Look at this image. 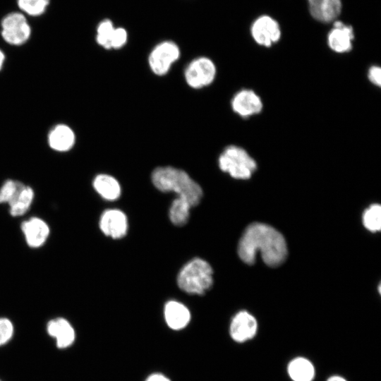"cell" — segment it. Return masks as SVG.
<instances>
[{"instance_id": "cell-21", "label": "cell", "mask_w": 381, "mask_h": 381, "mask_svg": "<svg viewBox=\"0 0 381 381\" xmlns=\"http://www.w3.org/2000/svg\"><path fill=\"white\" fill-rule=\"evenodd\" d=\"M191 205L184 198L178 197L174 200L169 209L171 222L176 226L184 225L189 218Z\"/></svg>"}, {"instance_id": "cell-11", "label": "cell", "mask_w": 381, "mask_h": 381, "mask_svg": "<svg viewBox=\"0 0 381 381\" xmlns=\"http://www.w3.org/2000/svg\"><path fill=\"white\" fill-rule=\"evenodd\" d=\"M99 228L104 234L113 238L124 236L128 230V220L126 214L117 209H109L102 214Z\"/></svg>"}, {"instance_id": "cell-12", "label": "cell", "mask_w": 381, "mask_h": 381, "mask_svg": "<svg viewBox=\"0 0 381 381\" xmlns=\"http://www.w3.org/2000/svg\"><path fill=\"white\" fill-rule=\"evenodd\" d=\"M231 105L236 114L244 118L259 114L263 107L261 98L254 91L248 89L236 93Z\"/></svg>"}, {"instance_id": "cell-7", "label": "cell", "mask_w": 381, "mask_h": 381, "mask_svg": "<svg viewBox=\"0 0 381 381\" xmlns=\"http://www.w3.org/2000/svg\"><path fill=\"white\" fill-rule=\"evenodd\" d=\"M31 29L25 17L20 13L7 15L1 22V36L9 44L19 46L30 37Z\"/></svg>"}, {"instance_id": "cell-32", "label": "cell", "mask_w": 381, "mask_h": 381, "mask_svg": "<svg viewBox=\"0 0 381 381\" xmlns=\"http://www.w3.org/2000/svg\"><path fill=\"white\" fill-rule=\"evenodd\" d=\"M1 381V380H0Z\"/></svg>"}, {"instance_id": "cell-27", "label": "cell", "mask_w": 381, "mask_h": 381, "mask_svg": "<svg viewBox=\"0 0 381 381\" xmlns=\"http://www.w3.org/2000/svg\"><path fill=\"white\" fill-rule=\"evenodd\" d=\"M128 41V32L126 30L121 27L114 28L111 43V49H120L123 47Z\"/></svg>"}, {"instance_id": "cell-31", "label": "cell", "mask_w": 381, "mask_h": 381, "mask_svg": "<svg viewBox=\"0 0 381 381\" xmlns=\"http://www.w3.org/2000/svg\"><path fill=\"white\" fill-rule=\"evenodd\" d=\"M5 59H6L5 54L4 52L1 49H0V71L3 68Z\"/></svg>"}, {"instance_id": "cell-10", "label": "cell", "mask_w": 381, "mask_h": 381, "mask_svg": "<svg viewBox=\"0 0 381 381\" xmlns=\"http://www.w3.org/2000/svg\"><path fill=\"white\" fill-rule=\"evenodd\" d=\"M258 327L255 318L250 313L242 310L232 318L229 326V334L236 342H246L256 335Z\"/></svg>"}, {"instance_id": "cell-1", "label": "cell", "mask_w": 381, "mask_h": 381, "mask_svg": "<svg viewBox=\"0 0 381 381\" xmlns=\"http://www.w3.org/2000/svg\"><path fill=\"white\" fill-rule=\"evenodd\" d=\"M240 258L248 265L255 261L260 253L264 262L270 267L282 264L287 255L284 236L273 227L262 223L249 225L243 232L238 246Z\"/></svg>"}, {"instance_id": "cell-29", "label": "cell", "mask_w": 381, "mask_h": 381, "mask_svg": "<svg viewBox=\"0 0 381 381\" xmlns=\"http://www.w3.org/2000/svg\"><path fill=\"white\" fill-rule=\"evenodd\" d=\"M145 381H171V380L161 373H154L149 375Z\"/></svg>"}, {"instance_id": "cell-16", "label": "cell", "mask_w": 381, "mask_h": 381, "mask_svg": "<svg viewBox=\"0 0 381 381\" xmlns=\"http://www.w3.org/2000/svg\"><path fill=\"white\" fill-rule=\"evenodd\" d=\"M311 16L322 23L336 20L341 11V0H308Z\"/></svg>"}, {"instance_id": "cell-20", "label": "cell", "mask_w": 381, "mask_h": 381, "mask_svg": "<svg viewBox=\"0 0 381 381\" xmlns=\"http://www.w3.org/2000/svg\"><path fill=\"white\" fill-rule=\"evenodd\" d=\"M287 373L292 381H313L315 369L313 363L306 358L296 357L288 364Z\"/></svg>"}, {"instance_id": "cell-28", "label": "cell", "mask_w": 381, "mask_h": 381, "mask_svg": "<svg viewBox=\"0 0 381 381\" xmlns=\"http://www.w3.org/2000/svg\"><path fill=\"white\" fill-rule=\"evenodd\" d=\"M368 77L373 84L378 87L381 84V69L378 66H372L368 73Z\"/></svg>"}, {"instance_id": "cell-26", "label": "cell", "mask_w": 381, "mask_h": 381, "mask_svg": "<svg viewBox=\"0 0 381 381\" xmlns=\"http://www.w3.org/2000/svg\"><path fill=\"white\" fill-rule=\"evenodd\" d=\"M14 326L7 318H0V346L7 344L13 337Z\"/></svg>"}, {"instance_id": "cell-19", "label": "cell", "mask_w": 381, "mask_h": 381, "mask_svg": "<svg viewBox=\"0 0 381 381\" xmlns=\"http://www.w3.org/2000/svg\"><path fill=\"white\" fill-rule=\"evenodd\" d=\"M92 186L95 191L105 200H115L121 195V186L119 181L111 175L97 174L93 179Z\"/></svg>"}, {"instance_id": "cell-9", "label": "cell", "mask_w": 381, "mask_h": 381, "mask_svg": "<svg viewBox=\"0 0 381 381\" xmlns=\"http://www.w3.org/2000/svg\"><path fill=\"white\" fill-rule=\"evenodd\" d=\"M20 230L27 245L31 248L43 246L50 235L49 224L39 217H32L23 221Z\"/></svg>"}, {"instance_id": "cell-4", "label": "cell", "mask_w": 381, "mask_h": 381, "mask_svg": "<svg viewBox=\"0 0 381 381\" xmlns=\"http://www.w3.org/2000/svg\"><path fill=\"white\" fill-rule=\"evenodd\" d=\"M220 169L236 179H248L257 169L255 160L243 148L226 147L218 159Z\"/></svg>"}, {"instance_id": "cell-14", "label": "cell", "mask_w": 381, "mask_h": 381, "mask_svg": "<svg viewBox=\"0 0 381 381\" xmlns=\"http://www.w3.org/2000/svg\"><path fill=\"white\" fill-rule=\"evenodd\" d=\"M48 334L54 338L56 346L66 349L71 346L75 339V331L71 322L64 318L50 320L47 325Z\"/></svg>"}, {"instance_id": "cell-22", "label": "cell", "mask_w": 381, "mask_h": 381, "mask_svg": "<svg viewBox=\"0 0 381 381\" xmlns=\"http://www.w3.org/2000/svg\"><path fill=\"white\" fill-rule=\"evenodd\" d=\"M365 227L372 232H376L381 228V207L373 204L365 210L363 215Z\"/></svg>"}, {"instance_id": "cell-6", "label": "cell", "mask_w": 381, "mask_h": 381, "mask_svg": "<svg viewBox=\"0 0 381 381\" xmlns=\"http://www.w3.org/2000/svg\"><path fill=\"white\" fill-rule=\"evenodd\" d=\"M179 46L172 41H164L157 44L150 52L148 63L151 71L157 75H164L171 65L180 57Z\"/></svg>"}, {"instance_id": "cell-2", "label": "cell", "mask_w": 381, "mask_h": 381, "mask_svg": "<svg viewBox=\"0 0 381 381\" xmlns=\"http://www.w3.org/2000/svg\"><path fill=\"white\" fill-rule=\"evenodd\" d=\"M153 185L162 192H174L186 199L192 207L197 205L202 196L201 187L183 170L172 167H160L152 173Z\"/></svg>"}, {"instance_id": "cell-24", "label": "cell", "mask_w": 381, "mask_h": 381, "mask_svg": "<svg viewBox=\"0 0 381 381\" xmlns=\"http://www.w3.org/2000/svg\"><path fill=\"white\" fill-rule=\"evenodd\" d=\"M49 2V0H18V5L25 13L39 16L44 12Z\"/></svg>"}, {"instance_id": "cell-8", "label": "cell", "mask_w": 381, "mask_h": 381, "mask_svg": "<svg viewBox=\"0 0 381 381\" xmlns=\"http://www.w3.org/2000/svg\"><path fill=\"white\" fill-rule=\"evenodd\" d=\"M250 33L255 42L266 47L277 42L281 37L279 23L268 16H261L252 24Z\"/></svg>"}, {"instance_id": "cell-23", "label": "cell", "mask_w": 381, "mask_h": 381, "mask_svg": "<svg viewBox=\"0 0 381 381\" xmlns=\"http://www.w3.org/2000/svg\"><path fill=\"white\" fill-rule=\"evenodd\" d=\"M114 25L109 19L102 20L97 28L96 42L107 49H111L110 43L114 30Z\"/></svg>"}, {"instance_id": "cell-3", "label": "cell", "mask_w": 381, "mask_h": 381, "mask_svg": "<svg viewBox=\"0 0 381 381\" xmlns=\"http://www.w3.org/2000/svg\"><path fill=\"white\" fill-rule=\"evenodd\" d=\"M213 271L210 264L199 258L187 262L177 277L179 288L191 294H203L213 283Z\"/></svg>"}, {"instance_id": "cell-18", "label": "cell", "mask_w": 381, "mask_h": 381, "mask_svg": "<svg viewBox=\"0 0 381 381\" xmlns=\"http://www.w3.org/2000/svg\"><path fill=\"white\" fill-rule=\"evenodd\" d=\"M34 198V190L31 186L23 183L15 196L8 204L10 214L13 217L24 215L31 207Z\"/></svg>"}, {"instance_id": "cell-5", "label": "cell", "mask_w": 381, "mask_h": 381, "mask_svg": "<svg viewBox=\"0 0 381 381\" xmlns=\"http://www.w3.org/2000/svg\"><path fill=\"white\" fill-rule=\"evenodd\" d=\"M216 73L214 62L207 57L201 56L189 63L185 69L184 77L190 87L198 89L210 85Z\"/></svg>"}, {"instance_id": "cell-25", "label": "cell", "mask_w": 381, "mask_h": 381, "mask_svg": "<svg viewBox=\"0 0 381 381\" xmlns=\"http://www.w3.org/2000/svg\"><path fill=\"white\" fill-rule=\"evenodd\" d=\"M22 182L14 180L7 179L0 187V204H8L15 196Z\"/></svg>"}, {"instance_id": "cell-15", "label": "cell", "mask_w": 381, "mask_h": 381, "mask_svg": "<svg viewBox=\"0 0 381 381\" xmlns=\"http://www.w3.org/2000/svg\"><path fill=\"white\" fill-rule=\"evenodd\" d=\"M73 130L65 123L54 126L49 132L47 142L49 147L58 152L70 151L75 143Z\"/></svg>"}, {"instance_id": "cell-17", "label": "cell", "mask_w": 381, "mask_h": 381, "mask_svg": "<svg viewBox=\"0 0 381 381\" xmlns=\"http://www.w3.org/2000/svg\"><path fill=\"white\" fill-rule=\"evenodd\" d=\"M164 316L167 326L173 330L184 329L190 322V313L183 303L169 301L164 308Z\"/></svg>"}, {"instance_id": "cell-30", "label": "cell", "mask_w": 381, "mask_h": 381, "mask_svg": "<svg viewBox=\"0 0 381 381\" xmlns=\"http://www.w3.org/2000/svg\"><path fill=\"white\" fill-rule=\"evenodd\" d=\"M327 381H347V380L341 375H332L329 377Z\"/></svg>"}, {"instance_id": "cell-13", "label": "cell", "mask_w": 381, "mask_h": 381, "mask_svg": "<svg viewBox=\"0 0 381 381\" xmlns=\"http://www.w3.org/2000/svg\"><path fill=\"white\" fill-rule=\"evenodd\" d=\"M333 25L327 36L329 48L339 54L349 52L354 38L353 28L340 20H334Z\"/></svg>"}]
</instances>
